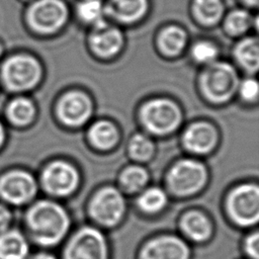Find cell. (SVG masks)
<instances>
[{"label": "cell", "instance_id": "d590c367", "mask_svg": "<svg viewBox=\"0 0 259 259\" xmlns=\"http://www.w3.org/2000/svg\"><path fill=\"white\" fill-rule=\"evenodd\" d=\"M0 54H1V47H0Z\"/></svg>", "mask_w": 259, "mask_h": 259}, {"label": "cell", "instance_id": "484cf974", "mask_svg": "<svg viewBox=\"0 0 259 259\" xmlns=\"http://www.w3.org/2000/svg\"><path fill=\"white\" fill-rule=\"evenodd\" d=\"M147 179V172L143 168L133 166L126 168L122 172L120 176V183L125 190L135 192L140 190L146 184Z\"/></svg>", "mask_w": 259, "mask_h": 259}, {"label": "cell", "instance_id": "5b68a950", "mask_svg": "<svg viewBox=\"0 0 259 259\" xmlns=\"http://www.w3.org/2000/svg\"><path fill=\"white\" fill-rule=\"evenodd\" d=\"M64 259H106V244L102 234L89 227L81 229L69 242Z\"/></svg>", "mask_w": 259, "mask_h": 259}, {"label": "cell", "instance_id": "4fadbf2b", "mask_svg": "<svg viewBox=\"0 0 259 259\" xmlns=\"http://www.w3.org/2000/svg\"><path fill=\"white\" fill-rule=\"evenodd\" d=\"M188 248L180 239L162 237L149 242L141 254V259H187Z\"/></svg>", "mask_w": 259, "mask_h": 259}, {"label": "cell", "instance_id": "d4e9b609", "mask_svg": "<svg viewBox=\"0 0 259 259\" xmlns=\"http://www.w3.org/2000/svg\"><path fill=\"white\" fill-rule=\"evenodd\" d=\"M167 197L159 188H150L144 191L138 199L139 206L147 212H156L164 207Z\"/></svg>", "mask_w": 259, "mask_h": 259}, {"label": "cell", "instance_id": "f546056e", "mask_svg": "<svg viewBox=\"0 0 259 259\" xmlns=\"http://www.w3.org/2000/svg\"><path fill=\"white\" fill-rule=\"evenodd\" d=\"M240 93L246 100H253L258 95V83L254 79L245 80L240 86Z\"/></svg>", "mask_w": 259, "mask_h": 259}, {"label": "cell", "instance_id": "ac0fdd59", "mask_svg": "<svg viewBox=\"0 0 259 259\" xmlns=\"http://www.w3.org/2000/svg\"><path fill=\"white\" fill-rule=\"evenodd\" d=\"M118 138L116 128L107 121H98L94 123L89 131L91 143L98 149L107 150L114 146Z\"/></svg>", "mask_w": 259, "mask_h": 259}, {"label": "cell", "instance_id": "2e32d148", "mask_svg": "<svg viewBox=\"0 0 259 259\" xmlns=\"http://www.w3.org/2000/svg\"><path fill=\"white\" fill-rule=\"evenodd\" d=\"M29 245L25 236L16 229L0 233V259H27Z\"/></svg>", "mask_w": 259, "mask_h": 259}, {"label": "cell", "instance_id": "83f0119b", "mask_svg": "<svg viewBox=\"0 0 259 259\" xmlns=\"http://www.w3.org/2000/svg\"><path fill=\"white\" fill-rule=\"evenodd\" d=\"M251 22L249 14L244 10H236L226 19V29L231 34H241L247 30Z\"/></svg>", "mask_w": 259, "mask_h": 259}, {"label": "cell", "instance_id": "30bf717a", "mask_svg": "<svg viewBox=\"0 0 259 259\" xmlns=\"http://www.w3.org/2000/svg\"><path fill=\"white\" fill-rule=\"evenodd\" d=\"M35 191L36 184L33 178L21 171L10 172L0 180V196L14 205L26 203L34 196Z\"/></svg>", "mask_w": 259, "mask_h": 259}, {"label": "cell", "instance_id": "6da1fadb", "mask_svg": "<svg viewBox=\"0 0 259 259\" xmlns=\"http://www.w3.org/2000/svg\"><path fill=\"white\" fill-rule=\"evenodd\" d=\"M25 225L32 241L41 246H53L66 234L69 218L59 204L41 200L29 207L25 214Z\"/></svg>", "mask_w": 259, "mask_h": 259}, {"label": "cell", "instance_id": "ffe728a7", "mask_svg": "<svg viewBox=\"0 0 259 259\" xmlns=\"http://www.w3.org/2000/svg\"><path fill=\"white\" fill-rule=\"evenodd\" d=\"M238 62L249 71H256L259 64V45L256 38L242 40L235 50Z\"/></svg>", "mask_w": 259, "mask_h": 259}, {"label": "cell", "instance_id": "8992f818", "mask_svg": "<svg viewBox=\"0 0 259 259\" xmlns=\"http://www.w3.org/2000/svg\"><path fill=\"white\" fill-rule=\"evenodd\" d=\"M3 79L12 90H25L32 87L39 79L38 63L27 56H15L3 66Z\"/></svg>", "mask_w": 259, "mask_h": 259}, {"label": "cell", "instance_id": "1f68e13d", "mask_svg": "<svg viewBox=\"0 0 259 259\" xmlns=\"http://www.w3.org/2000/svg\"><path fill=\"white\" fill-rule=\"evenodd\" d=\"M12 214L7 206L0 204V233L10 229Z\"/></svg>", "mask_w": 259, "mask_h": 259}, {"label": "cell", "instance_id": "e0dca14e", "mask_svg": "<svg viewBox=\"0 0 259 259\" xmlns=\"http://www.w3.org/2000/svg\"><path fill=\"white\" fill-rule=\"evenodd\" d=\"M147 0H109L107 13L121 22H133L140 19L146 12Z\"/></svg>", "mask_w": 259, "mask_h": 259}, {"label": "cell", "instance_id": "5bb4252c", "mask_svg": "<svg viewBox=\"0 0 259 259\" xmlns=\"http://www.w3.org/2000/svg\"><path fill=\"white\" fill-rule=\"evenodd\" d=\"M217 141V134L207 123H195L189 126L184 136V146L191 152L202 154L210 151Z\"/></svg>", "mask_w": 259, "mask_h": 259}, {"label": "cell", "instance_id": "7a4b0ae2", "mask_svg": "<svg viewBox=\"0 0 259 259\" xmlns=\"http://www.w3.org/2000/svg\"><path fill=\"white\" fill-rule=\"evenodd\" d=\"M238 85L235 70L226 63H212L201 75V88L205 96L214 102L228 100Z\"/></svg>", "mask_w": 259, "mask_h": 259}, {"label": "cell", "instance_id": "8fae6325", "mask_svg": "<svg viewBox=\"0 0 259 259\" xmlns=\"http://www.w3.org/2000/svg\"><path fill=\"white\" fill-rule=\"evenodd\" d=\"M78 183V174L69 164L58 161L49 165L42 174L46 190L54 195L64 196L71 193Z\"/></svg>", "mask_w": 259, "mask_h": 259}, {"label": "cell", "instance_id": "7402d4cb", "mask_svg": "<svg viewBox=\"0 0 259 259\" xmlns=\"http://www.w3.org/2000/svg\"><path fill=\"white\" fill-rule=\"evenodd\" d=\"M193 11L199 21L204 24H212L221 17L223 5L220 0H194Z\"/></svg>", "mask_w": 259, "mask_h": 259}, {"label": "cell", "instance_id": "d6986e66", "mask_svg": "<svg viewBox=\"0 0 259 259\" xmlns=\"http://www.w3.org/2000/svg\"><path fill=\"white\" fill-rule=\"evenodd\" d=\"M182 228L185 234L195 241H203L210 235L209 222L199 212H189L184 215Z\"/></svg>", "mask_w": 259, "mask_h": 259}, {"label": "cell", "instance_id": "277c9868", "mask_svg": "<svg viewBox=\"0 0 259 259\" xmlns=\"http://www.w3.org/2000/svg\"><path fill=\"white\" fill-rule=\"evenodd\" d=\"M142 119L150 132L164 135L177 127L180 121V111L176 104L169 100H152L144 106Z\"/></svg>", "mask_w": 259, "mask_h": 259}, {"label": "cell", "instance_id": "7c38bea8", "mask_svg": "<svg viewBox=\"0 0 259 259\" xmlns=\"http://www.w3.org/2000/svg\"><path fill=\"white\" fill-rule=\"evenodd\" d=\"M90 112V100L81 92H70L64 95L58 104V114L61 120L71 126L84 123Z\"/></svg>", "mask_w": 259, "mask_h": 259}, {"label": "cell", "instance_id": "9c48e42d", "mask_svg": "<svg viewBox=\"0 0 259 259\" xmlns=\"http://www.w3.org/2000/svg\"><path fill=\"white\" fill-rule=\"evenodd\" d=\"M123 209V198L112 187H106L100 190L90 203V213L93 219L105 226L115 225L120 220Z\"/></svg>", "mask_w": 259, "mask_h": 259}, {"label": "cell", "instance_id": "d6a6232c", "mask_svg": "<svg viewBox=\"0 0 259 259\" xmlns=\"http://www.w3.org/2000/svg\"><path fill=\"white\" fill-rule=\"evenodd\" d=\"M27 259H55V258L52 255L47 254V253H37V254L30 256Z\"/></svg>", "mask_w": 259, "mask_h": 259}, {"label": "cell", "instance_id": "4dcf8cb0", "mask_svg": "<svg viewBox=\"0 0 259 259\" xmlns=\"http://www.w3.org/2000/svg\"><path fill=\"white\" fill-rule=\"evenodd\" d=\"M246 251L253 259L259 258V236L258 233H254L253 235L249 236L246 240Z\"/></svg>", "mask_w": 259, "mask_h": 259}, {"label": "cell", "instance_id": "836d02e7", "mask_svg": "<svg viewBox=\"0 0 259 259\" xmlns=\"http://www.w3.org/2000/svg\"><path fill=\"white\" fill-rule=\"evenodd\" d=\"M3 139H4V131H3V127H2V125L0 123V145L3 142Z\"/></svg>", "mask_w": 259, "mask_h": 259}, {"label": "cell", "instance_id": "e575fe53", "mask_svg": "<svg viewBox=\"0 0 259 259\" xmlns=\"http://www.w3.org/2000/svg\"><path fill=\"white\" fill-rule=\"evenodd\" d=\"M245 3H247L248 5H257L258 0H244Z\"/></svg>", "mask_w": 259, "mask_h": 259}, {"label": "cell", "instance_id": "52a82bcc", "mask_svg": "<svg viewBox=\"0 0 259 259\" xmlns=\"http://www.w3.org/2000/svg\"><path fill=\"white\" fill-rule=\"evenodd\" d=\"M204 167L193 160H181L169 172L168 183L171 189L180 195L197 191L205 181Z\"/></svg>", "mask_w": 259, "mask_h": 259}, {"label": "cell", "instance_id": "cb8c5ba5", "mask_svg": "<svg viewBox=\"0 0 259 259\" xmlns=\"http://www.w3.org/2000/svg\"><path fill=\"white\" fill-rule=\"evenodd\" d=\"M103 11L104 9L100 0H84L77 7L79 17L85 22L94 23L95 26L105 23L102 18Z\"/></svg>", "mask_w": 259, "mask_h": 259}, {"label": "cell", "instance_id": "ba28073f", "mask_svg": "<svg viewBox=\"0 0 259 259\" xmlns=\"http://www.w3.org/2000/svg\"><path fill=\"white\" fill-rule=\"evenodd\" d=\"M67 8L60 0H38L29 9L31 26L40 32H53L66 21Z\"/></svg>", "mask_w": 259, "mask_h": 259}, {"label": "cell", "instance_id": "f1b7e54d", "mask_svg": "<svg viewBox=\"0 0 259 259\" xmlns=\"http://www.w3.org/2000/svg\"><path fill=\"white\" fill-rule=\"evenodd\" d=\"M217 55V48L209 42L200 41L192 48V57L199 63H211Z\"/></svg>", "mask_w": 259, "mask_h": 259}, {"label": "cell", "instance_id": "4316f807", "mask_svg": "<svg viewBox=\"0 0 259 259\" xmlns=\"http://www.w3.org/2000/svg\"><path fill=\"white\" fill-rule=\"evenodd\" d=\"M128 150L133 158L144 161L152 156L154 152V146L151 140H149L147 137L143 135H136L130 142Z\"/></svg>", "mask_w": 259, "mask_h": 259}, {"label": "cell", "instance_id": "3957f363", "mask_svg": "<svg viewBox=\"0 0 259 259\" xmlns=\"http://www.w3.org/2000/svg\"><path fill=\"white\" fill-rule=\"evenodd\" d=\"M229 211L238 224L249 226L259 219V189L254 184H244L234 189L228 199Z\"/></svg>", "mask_w": 259, "mask_h": 259}, {"label": "cell", "instance_id": "603a6c76", "mask_svg": "<svg viewBox=\"0 0 259 259\" xmlns=\"http://www.w3.org/2000/svg\"><path fill=\"white\" fill-rule=\"evenodd\" d=\"M7 112L12 122L18 125H24L32 119L34 109L29 100L25 98H17L9 104Z\"/></svg>", "mask_w": 259, "mask_h": 259}, {"label": "cell", "instance_id": "44dd1931", "mask_svg": "<svg viewBox=\"0 0 259 259\" xmlns=\"http://www.w3.org/2000/svg\"><path fill=\"white\" fill-rule=\"evenodd\" d=\"M186 41L185 32L178 27H168L161 32L159 44L161 50L167 55H177L184 48Z\"/></svg>", "mask_w": 259, "mask_h": 259}, {"label": "cell", "instance_id": "9a60e30c", "mask_svg": "<svg viewBox=\"0 0 259 259\" xmlns=\"http://www.w3.org/2000/svg\"><path fill=\"white\" fill-rule=\"evenodd\" d=\"M122 37L118 29L108 27L106 23L96 26L90 36V45L93 51L103 57L116 54L121 48Z\"/></svg>", "mask_w": 259, "mask_h": 259}]
</instances>
